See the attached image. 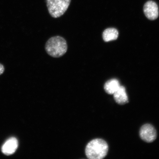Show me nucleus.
<instances>
[{"label":"nucleus","mask_w":159,"mask_h":159,"mask_svg":"<svg viewBox=\"0 0 159 159\" xmlns=\"http://www.w3.org/2000/svg\"><path fill=\"white\" fill-rule=\"evenodd\" d=\"M108 151L107 143L102 139H97L90 141L85 148V154L89 159H102L106 156Z\"/></svg>","instance_id":"f257e3e1"},{"label":"nucleus","mask_w":159,"mask_h":159,"mask_svg":"<svg viewBox=\"0 0 159 159\" xmlns=\"http://www.w3.org/2000/svg\"><path fill=\"white\" fill-rule=\"evenodd\" d=\"M45 49L48 54L52 57H60L67 51L66 41L63 38L59 36L51 37L46 43Z\"/></svg>","instance_id":"f03ea898"},{"label":"nucleus","mask_w":159,"mask_h":159,"mask_svg":"<svg viewBox=\"0 0 159 159\" xmlns=\"http://www.w3.org/2000/svg\"><path fill=\"white\" fill-rule=\"evenodd\" d=\"M71 0H46L49 13L55 18L61 17L66 11Z\"/></svg>","instance_id":"7ed1b4c3"},{"label":"nucleus","mask_w":159,"mask_h":159,"mask_svg":"<svg viewBox=\"0 0 159 159\" xmlns=\"http://www.w3.org/2000/svg\"><path fill=\"white\" fill-rule=\"evenodd\" d=\"M139 134L141 139L147 143L154 142L157 137L156 129L152 125L149 124L144 125L141 127Z\"/></svg>","instance_id":"20e7f679"},{"label":"nucleus","mask_w":159,"mask_h":159,"mask_svg":"<svg viewBox=\"0 0 159 159\" xmlns=\"http://www.w3.org/2000/svg\"><path fill=\"white\" fill-rule=\"evenodd\" d=\"M143 11L145 15L149 19L154 20L157 18L158 16V5L154 1L147 2L144 5Z\"/></svg>","instance_id":"39448f33"},{"label":"nucleus","mask_w":159,"mask_h":159,"mask_svg":"<svg viewBox=\"0 0 159 159\" xmlns=\"http://www.w3.org/2000/svg\"><path fill=\"white\" fill-rule=\"evenodd\" d=\"M18 147V142L16 138L11 137L8 139L3 145L1 150L6 156H10L13 154Z\"/></svg>","instance_id":"423d86ee"},{"label":"nucleus","mask_w":159,"mask_h":159,"mask_svg":"<svg viewBox=\"0 0 159 159\" xmlns=\"http://www.w3.org/2000/svg\"><path fill=\"white\" fill-rule=\"evenodd\" d=\"M113 95L115 101L119 105H124L128 102V97L126 89L124 86L120 85L118 90Z\"/></svg>","instance_id":"0eeeda50"},{"label":"nucleus","mask_w":159,"mask_h":159,"mask_svg":"<svg viewBox=\"0 0 159 159\" xmlns=\"http://www.w3.org/2000/svg\"><path fill=\"white\" fill-rule=\"evenodd\" d=\"M120 86V83L118 80L112 79L105 83L104 89L107 94L113 95L118 90Z\"/></svg>","instance_id":"6e6552de"},{"label":"nucleus","mask_w":159,"mask_h":159,"mask_svg":"<svg viewBox=\"0 0 159 159\" xmlns=\"http://www.w3.org/2000/svg\"><path fill=\"white\" fill-rule=\"evenodd\" d=\"M118 35V31L116 29L108 28L103 32L102 37L105 42H109L116 39Z\"/></svg>","instance_id":"1a4fd4ad"},{"label":"nucleus","mask_w":159,"mask_h":159,"mask_svg":"<svg viewBox=\"0 0 159 159\" xmlns=\"http://www.w3.org/2000/svg\"><path fill=\"white\" fill-rule=\"evenodd\" d=\"M5 70L4 67L1 64H0V75H2Z\"/></svg>","instance_id":"9d476101"}]
</instances>
